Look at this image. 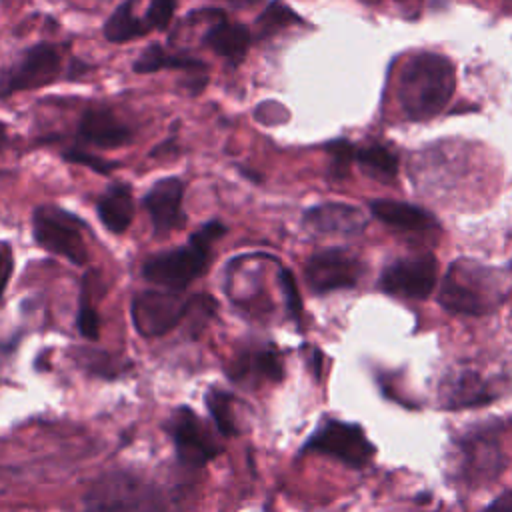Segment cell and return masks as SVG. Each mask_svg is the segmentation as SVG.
I'll return each mask as SVG.
<instances>
[{
    "instance_id": "obj_1",
    "label": "cell",
    "mask_w": 512,
    "mask_h": 512,
    "mask_svg": "<svg viewBox=\"0 0 512 512\" xmlns=\"http://www.w3.org/2000/svg\"><path fill=\"white\" fill-rule=\"evenodd\" d=\"M454 88V64L442 54L420 52L400 72L398 102L410 120H428L446 108Z\"/></svg>"
},
{
    "instance_id": "obj_2",
    "label": "cell",
    "mask_w": 512,
    "mask_h": 512,
    "mask_svg": "<svg viewBox=\"0 0 512 512\" xmlns=\"http://www.w3.org/2000/svg\"><path fill=\"white\" fill-rule=\"evenodd\" d=\"M224 232L226 226L222 222H206L184 246L148 256L142 264V276L164 288L184 290L206 270L212 244L224 236Z\"/></svg>"
},
{
    "instance_id": "obj_3",
    "label": "cell",
    "mask_w": 512,
    "mask_h": 512,
    "mask_svg": "<svg viewBox=\"0 0 512 512\" xmlns=\"http://www.w3.org/2000/svg\"><path fill=\"white\" fill-rule=\"evenodd\" d=\"M84 512H166L158 486L136 472L100 474L84 496Z\"/></svg>"
},
{
    "instance_id": "obj_4",
    "label": "cell",
    "mask_w": 512,
    "mask_h": 512,
    "mask_svg": "<svg viewBox=\"0 0 512 512\" xmlns=\"http://www.w3.org/2000/svg\"><path fill=\"white\" fill-rule=\"evenodd\" d=\"M500 284L494 268L458 260L446 272L438 300L450 312L486 314L504 296Z\"/></svg>"
},
{
    "instance_id": "obj_5",
    "label": "cell",
    "mask_w": 512,
    "mask_h": 512,
    "mask_svg": "<svg viewBox=\"0 0 512 512\" xmlns=\"http://www.w3.org/2000/svg\"><path fill=\"white\" fill-rule=\"evenodd\" d=\"M84 222L60 206H36L32 214L34 240L48 252L82 266L88 262V248L82 238Z\"/></svg>"
},
{
    "instance_id": "obj_6",
    "label": "cell",
    "mask_w": 512,
    "mask_h": 512,
    "mask_svg": "<svg viewBox=\"0 0 512 512\" xmlns=\"http://www.w3.org/2000/svg\"><path fill=\"white\" fill-rule=\"evenodd\" d=\"M62 74V54L50 42H38L26 48L10 66L0 72V98L16 92L36 90L58 82Z\"/></svg>"
},
{
    "instance_id": "obj_7",
    "label": "cell",
    "mask_w": 512,
    "mask_h": 512,
    "mask_svg": "<svg viewBox=\"0 0 512 512\" xmlns=\"http://www.w3.org/2000/svg\"><path fill=\"white\" fill-rule=\"evenodd\" d=\"M192 304L182 290H144L132 298V324L146 338L162 336L178 326Z\"/></svg>"
},
{
    "instance_id": "obj_8",
    "label": "cell",
    "mask_w": 512,
    "mask_h": 512,
    "mask_svg": "<svg viewBox=\"0 0 512 512\" xmlns=\"http://www.w3.org/2000/svg\"><path fill=\"white\" fill-rule=\"evenodd\" d=\"M304 452L328 454L350 468H362L372 460L374 446L358 424L328 420L306 440Z\"/></svg>"
},
{
    "instance_id": "obj_9",
    "label": "cell",
    "mask_w": 512,
    "mask_h": 512,
    "mask_svg": "<svg viewBox=\"0 0 512 512\" xmlns=\"http://www.w3.org/2000/svg\"><path fill=\"white\" fill-rule=\"evenodd\" d=\"M166 430L172 438L180 464L186 468H202L220 454V446L190 406H178L170 414Z\"/></svg>"
},
{
    "instance_id": "obj_10",
    "label": "cell",
    "mask_w": 512,
    "mask_h": 512,
    "mask_svg": "<svg viewBox=\"0 0 512 512\" xmlns=\"http://www.w3.org/2000/svg\"><path fill=\"white\" fill-rule=\"evenodd\" d=\"M360 274H362L360 262L352 254L340 248L316 252L306 260V266H304L306 282L310 290L316 294H326L340 288H352L358 284Z\"/></svg>"
},
{
    "instance_id": "obj_11",
    "label": "cell",
    "mask_w": 512,
    "mask_h": 512,
    "mask_svg": "<svg viewBox=\"0 0 512 512\" xmlns=\"http://www.w3.org/2000/svg\"><path fill=\"white\" fill-rule=\"evenodd\" d=\"M438 264L432 254L410 256L390 264L380 278V288L402 298L424 300L436 284Z\"/></svg>"
},
{
    "instance_id": "obj_12",
    "label": "cell",
    "mask_w": 512,
    "mask_h": 512,
    "mask_svg": "<svg viewBox=\"0 0 512 512\" xmlns=\"http://www.w3.org/2000/svg\"><path fill=\"white\" fill-rule=\"evenodd\" d=\"M184 182L178 176H166L156 180L144 194L142 204L150 216L152 232L156 236L180 230L186 224V214L182 210Z\"/></svg>"
},
{
    "instance_id": "obj_13",
    "label": "cell",
    "mask_w": 512,
    "mask_h": 512,
    "mask_svg": "<svg viewBox=\"0 0 512 512\" xmlns=\"http://www.w3.org/2000/svg\"><path fill=\"white\" fill-rule=\"evenodd\" d=\"M132 70L138 74H152L160 70H180L186 76V88L192 94H200L208 82V66L206 62L188 56V54H174L164 50L158 42L146 46L140 56L134 60Z\"/></svg>"
},
{
    "instance_id": "obj_14",
    "label": "cell",
    "mask_w": 512,
    "mask_h": 512,
    "mask_svg": "<svg viewBox=\"0 0 512 512\" xmlns=\"http://www.w3.org/2000/svg\"><path fill=\"white\" fill-rule=\"evenodd\" d=\"M76 138L80 144H90L98 148H120L132 142L134 130L124 124L110 108L92 106L80 116Z\"/></svg>"
},
{
    "instance_id": "obj_15",
    "label": "cell",
    "mask_w": 512,
    "mask_h": 512,
    "mask_svg": "<svg viewBox=\"0 0 512 512\" xmlns=\"http://www.w3.org/2000/svg\"><path fill=\"white\" fill-rule=\"evenodd\" d=\"M304 226L316 234L352 236L364 230L366 214L350 204L324 202L308 208L302 218Z\"/></svg>"
},
{
    "instance_id": "obj_16",
    "label": "cell",
    "mask_w": 512,
    "mask_h": 512,
    "mask_svg": "<svg viewBox=\"0 0 512 512\" xmlns=\"http://www.w3.org/2000/svg\"><path fill=\"white\" fill-rule=\"evenodd\" d=\"M250 42L252 32L248 30V26L228 20L224 12L206 28L202 36V44L214 50L232 66H238L246 58Z\"/></svg>"
},
{
    "instance_id": "obj_17",
    "label": "cell",
    "mask_w": 512,
    "mask_h": 512,
    "mask_svg": "<svg viewBox=\"0 0 512 512\" xmlns=\"http://www.w3.org/2000/svg\"><path fill=\"white\" fill-rule=\"evenodd\" d=\"M96 212L100 222L112 232L122 234L128 230L134 218V198L132 188L126 182L110 184L96 202Z\"/></svg>"
},
{
    "instance_id": "obj_18",
    "label": "cell",
    "mask_w": 512,
    "mask_h": 512,
    "mask_svg": "<svg viewBox=\"0 0 512 512\" xmlns=\"http://www.w3.org/2000/svg\"><path fill=\"white\" fill-rule=\"evenodd\" d=\"M370 212L384 224L400 230H428L436 224L434 216L424 208L398 200H372Z\"/></svg>"
},
{
    "instance_id": "obj_19",
    "label": "cell",
    "mask_w": 512,
    "mask_h": 512,
    "mask_svg": "<svg viewBox=\"0 0 512 512\" xmlns=\"http://www.w3.org/2000/svg\"><path fill=\"white\" fill-rule=\"evenodd\" d=\"M442 394H444V406L448 408L480 406L492 400L490 388L484 384V380L478 374H472V372H464L446 380Z\"/></svg>"
},
{
    "instance_id": "obj_20",
    "label": "cell",
    "mask_w": 512,
    "mask_h": 512,
    "mask_svg": "<svg viewBox=\"0 0 512 512\" xmlns=\"http://www.w3.org/2000/svg\"><path fill=\"white\" fill-rule=\"evenodd\" d=\"M150 32L148 24L134 14V0H124L114 8L102 26V34L112 44H124L134 38L146 36Z\"/></svg>"
},
{
    "instance_id": "obj_21",
    "label": "cell",
    "mask_w": 512,
    "mask_h": 512,
    "mask_svg": "<svg viewBox=\"0 0 512 512\" xmlns=\"http://www.w3.org/2000/svg\"><path fill=\"white\" fill-rule=\"evenodd\" d=\"M304 20L282 0H270L264 8V12L256 18V30L254 36L256 40H266L274 34H278L280 30L294 26V24H302Z\"/></svg>"
},
{
    "instance_id": "obj_22",
    "label": "cell",
    "mask_w": 512,
    "mask_h": 512,
    "mask_svg": "<svg viewBox=\"0 0 512 512\" xmlns=\"http://www.w3.org/2000/svg\"><path fill=\"white\" fill-rule=\"evenodd\" d=\"M354 162L360 164V168L376 178H394L398 172V158L392 150L380 144H370L356 148Z\"/></svg>"
},
{
    "instance_id": "obj_23",
    "label": "cell",
    "mask_w": 512,
    "mask_h": 512,
    "mask_svg": "<svg viewBox=\"0 0 512 512\" xmlns=\"http://www.w3.org/2000/svg\"><path fill=\"white\" fill-rule=\"evenodd\" d=\"M206 408L212 416V422L216 426V430L228 438V436H236L238 434V426H236V418H234V398L232 394L220 390V388H210L206 392Z\"/></svg>"
},
{
    "instance_id": "obj_24",
    "label": "cell",
    "mask_w": 512,
    "mask_h": 512,
    "mask_svg": "<svg viewBox=\"0 0 512 512\" xmlns=\"http://www.w3.org/2000/svg\"><path fill=\"white\" fill-rule=\"evenodd\" d=\"M240 364L238 370H234V378H238V374H244L248 370H254L258 376L262 378H270V380H282V360L280 354L274 348H260L256 352L246 354L244 358L236 360Z\"/></svg>"
},
{
    "instance_id": "obj_25",
    "label": "cell",
    "mask_w": 512,
    "mask_h": 512,
    "mask_svg": "<svg viewBox=\"0 0 512 512\" xmlns=\"http://www.w3.org/2000/svg\"><path fill=\"white\" fill-rule=\"evenodd\" d=\"M76 326H78V332H80L84 338H88V340H98V336H100V318H98V312H96V308H94V304H92V298H90L88 278H84V282H82Z\"/></svg>"
},
{
    "instance_id": "obj_26",
    "label": "cell",
    "mask_w": 512,
    "mask_h": 512,
    "mask_svg": "<svg viewBox=\"0 0 512 512\" xmlns=\"http://www.w3.org/2000/svg\"><path fill=\"white\" fill-rule=\"evenodd\" d=\"M326 152L330 154L332 162H330V172L336 178H344L348 174L350 164L354 162V154H356V146L344 138L340 140H332L326 144Z\"/></svg>"
},
{
    "instance_id": "obj_27",
    "label": "cell",
    "mask_w": 512,
    "mask_h": 512,
    "mask_svg": "<svg viewBox=\"0 0 512 512\" xmlns=\"http://www.w3.org/2000/svg\"><path fill=\"white\" fill-rule=\"evenodd\" d=\"M176 2L178 0H150L146 14H144V22L148 24V28L158 30V32L166 30L172 22Z\"/></svg>"
},
{
    "instance_id": "obj_28",
    "label": "cell",
    "mask_w": 512,
    "mask_h": 512,
    "mask_svg": "<svg viewBox=\"0 0 512 512\" xmlns=\"http://www.w3.org/2000/svg\"><path fill=\"white\" fill-rule=\"evenodd\" d=\"M62 158L66 162H72V164H82V166H86V168H90V170H94L98 174H110L118 166V162H110L106 158L94 156V154H90V152H86L82 148H70V150L62 152Z\"/></svg>"
},
{
    "instance_id": "obj_29",
    "label": "cell",
    "mask_w": 512,
    "mask_h": 512,
    "mask_svg": "<svg viewBox=\"0 0 512 512\" xmlns=\"http://www.w3.org/2000/svg\"><path fill=\"white\" fill-rule=\"evenodd\" d=\"M280 286H282V294H284L288 312L292 314L294 320H300L302 300H300V294H298V288H296V280H294L292 272L286 270V268L280 270Z\"/></svg>"
},
{
    "instance_id": "obj_30",
    "label": "cell",
    "mask_w": 512,
    "mask_h": 512,
    "mask_svg": "<svg viewBox=\"0 0 512 512\" xmlns=\"http://www.w3.org/2000/svg\"><path fill=\"white\" fill-rule=\"evenodd\" d=\"M14 270V256L8 244H0V300Z\"/></svg>"
},
{
    "instance_id": "obj_31",
    "label": "cell",
    "mask_w": 512,
    "mask_h": 512,
    "mask_svg": "<svg viewBox=\"0 0 512 512\" xmlns=\"http://www.w3.org/2000/svg\"><path fill=\"white\" fill-rule=\"evenodd\" d=\"M482 512H512V492H504L496 500H492Z\"/></svg>"
},
{
    "instance_id": "obj_32",
    "label": "cell",
    "mask_w": 512,
    "mask_h": 512,
    "mask_svg": "<svg viewBox=\"0 0 512 512\" xmlns=\"http://www.w3.org/2000/svg\"><path fill=\"white\" fill-rule=\"evenodd\" d=\"M226 2H230L236 8H248V6H252V4H256L260 0H226Z\"/></svg>"
},
{
    "instance_id": "obj_33",
    "label": "cell",
    "mask_w": 512,
    "mask_h": 512,
    "mask_svg": "<svg viewBox=\"0 0 512 512\" xmlns=\"http://www.w3.org/2000/svg\"><path fill=\"white\" fill-rule=\"evenodd\" d=\"M6 140H8V130H6V124L0 120V150L6 146Z\"/></svg>"
},
{
    "instance_id": "obj_34",
    "label": "cell",
    "mask_w": 512,
    "mask_h": 512,
    "mask_svg": "<svg viewBox=\"0 0 512 512\" xmlns=\"http://www.w3.org/2000/svg\"><path fill=\"white\" fill-rule=\"evenodd\" d=\"M510 2H512V0H510Z\"/></svg>"
}]
</instances>
